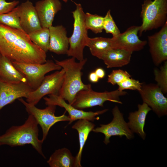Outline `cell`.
Returning a JSON list of instances; mask_svg holds the SVG:
<instances>
[{
  "label": "cell",
  "mask_w": 167,
  "mask_h": 167,
  "mask_svg": "<svg viewBox=\"0 0 167 167\" xmlns=\"http://www.w3.org/2000/svg\"><path fill=\"white\" fill-rule=\"evenodd\" d=\"M0 23L23 31L20 24L18 6L10 12L0 15Z\"/></svg>",
  "instance_id": "484cf974"
},
{
  "label": "cell",
  "mask_w": 167,
  "mask_h": 167,
  "mask_svg": "<svg viewBox=\"0 0 167 167\" xmlns=\"http://www.w3.org/2000/svg\"><path fill=\"white\" fill-rule=\"evenodd\" d=\"M86 46L89 48L92 55L101 59L107 52L114 49L113 39V37H88Z\"/></svg>",
  "instance_id": "603a6c76"
},
{
  "label": "cell",
  "mask_w": 167,
  "mask_h": 167,
  "mask_svg": "<svg viewBox=\"0 0 167 167\" xmlns=\"http://www.w3.org/2000/svg\"><path fill=\"white\" fill-rule=\"evenodd\" d=\"M138 110L129 113L127 122L128 126L133 133L138 134L144 140L146 134L144 130L147 115L152 110L146 103L143 102L139 104Z\"/></svg>",
  "instance_id": "d6986e66"
},
{
  "label": "cell",
  "mask_w": 167,
  "mask_h": 167,
  "mask_svg": "<svg viewBox=\"0 0 167 167\" xmlns=\"http://www.w3.org/2000/svg\"><path fill=\"white\" fill-rule=\"evenodd\" d=\"M155 80L156 84L161 88L163 94L167 93V61L159 69L155 68L154 69Z\"/></svg>",
  "instance_id": "83f0119b"
},
{
  "label": "cell",
  "mask_w": 167,
  "mask_h": 167,
  "mask_svg": "<svg viewBox=\"0 0 167 167\" xmlns=\"http://www.w3.org/2000/svg\"><path fill=\"white\" fill-rule=\"evenodd\" d=\"M131 77V75L126 71L121 69L114 70L108 75L107 82L114 85Z\"/></svg>",
  "instance_id": "f546056e"
},
{
  "label": "cell",
  "mask_w": 167,
  "mask_h": 167,
  "mask_svg": "<svg viewBox=\"0 0 167 167\" xmlns=\"http://www.w3.org/2000/svg\"><path fill=\"white\" fill-rule=\"evenodd\" d=\"M44 99L45 104L47 105L58 106L63 108L68 113L70 119V124L75 120L85 119L93 122L98 120L99 118L97 116L103 114L107 111L108 109L99 110L96 112L85 111L77 109L71 105L67 103L65 101L58 95H49V97H45Z\"/></svg>",
  "instance_id": "7c38bea8"
},
{
  "label": "cell",
  "mask_w": 167,
  "mask_h": 167,
  "mask_svg": "<svg viewBox=\"0 0 167 167\" xmlns=\"http://www.w3.org/2000/svg\"><path fill=\"white\" fill-rule=\"evenodd\" d=\"M65 71L63 69L60 71L45 76L40 86L31 92L26 98V101L36 105L42 97L47 95H59L63 82Z\"/></svg>",
  "instance_id": "30bf717a"
},
{
  "label": "cell",
  "mask_w": 167,
  "mask_h": 167,
  "mask_svg": "<svg viewBox=\"0 0 167 167\" xmlns=\"http://www.w3.org/2000/svg\"><path fill=\"white\" fill-rule=\"evenodd\" d=\"M1 55V54H0V56Z\"/></svg>",
  "instance_id": "d590c367"
},
{
  "label": "cell",
  "mask_w": 167,
  "mask_h": 167,
  "mask_svg": "<svg viewBox=\"0 0 167 167\" xmlns=\"http://www.w3.org/2000/svg\"><path fill=\"white\" fill-rule=\"evenodd\" d=\"M34 6L42 27L47 28L52 26L55 15L62 8L59 0H41Z\"/></svg>",
  "instance_id": "e0dca14e"
},
{
  "label": "cell",
  "mask_w": 167,
  "mask_h": 167,
  "mask_svg": "<svg viewBox=\"0 0 167 167\" xmlns=\"http://www.w3.org/2000/svg\"><path fill=\"white\" fill-rule=\"evenodd\" d=\"M74 3L76 9L72 12L74 20L73 30L71 36L69 38V46L66 54L81 61L84 59V50L86 46L88 37V30L85 23V13L81 5Z\"/></svg>",
  "instance_id": "277c9868"
},
{
  "label": "cell",
  "mask_w": 167,
  "mask_h": 167,
  "mask_svg": "<svg viewBox=\"0 0 167 167\" xmlns=\"http://www.w3.org/2000/svg\"><path fill=\"white\" fill-rule=\"evenodd\" d=\"M19 3L18 1L7 2L6 0H0V15L7 13L12 10Z\"/></svg>",
  "instance_id": "1f68e13d"
},
{
  "label": "cell",
  "mask_w": 167,
  "mask_h": 167,
  "mask_svg": "<svg viewBox=\"0 0 167 167\" xmlns=\"http://www.w3.org/2000/svg\"><path fill=\"white\" fill-rule=\"evenodd\" d=\"M45 52L34 44L22 30L0 23V54L12 62L43 64L46 61Z\"/></svg>",
  "instance_id": "6da1fadb"
},
{
  "label": "cell",
  "mask_w": 167,
  "mask_h": 167,
  "mask_svg": "<svg viewBox=\"0 0 167 167\" xmlns=\"http://www.w3.org/2000/svg\"><path fill=\"white\" fill-rule=\"evenodd\" d=\"M31 41L46 53L49 51L50 41L49 28L41 27L28 34Z\"/></svg>",
  "instance_id": "d4e9b609"
},
{
  "label": "cell",
  "mask_w": 167,
  "mask_h": 167,
  "mask_svg": "<svg viewBox=\"0 0 167 167\" xmlns=\"http://www.w3.org/2000/svg\"><path fill=\"white\" fill-rule=\"evenodd\" d=\"M127 94L126 92L118 89L102 92H96L92 89L83 90L77 94L71 105L77 109L82 110L97 106L103 107L104 103L108 101L122 104L120 97Z\"/></svg>",
  "instance_id": "8992f818"
},
{
  "label": "cell",
  "mask_w": 167,
  "mask_h": 167,
  "mask_svg": "<svg viewBox=\"0 0 167 167\" xmlns=\"http://www.w3.org/2000/svg\"><path fill=\"white\" fill-rule=\"evenodd\" d=\"M50 41L49 51L58 55L66 54L69 49V38L66 28L62 25L49 28Z\"/></svg>",
  "instance_id": "ac0fdd59"
},
{
  "label": "cell",
  "mask_w": 167,
  "mask_h": 167,
  "mask_svg": "<svg viewBox=\"0 0 167 167\" xmlns=\"http://www.w3.org/2000/svg\"><path fill=\"white\" fill-rule=\"evenodd\" d=\"M50 167H76L75 157L66 148L56 150L47 161Z\"/></svg>",
  "instance_id": "cb8c5ba5"
},
{
  "label": "cell",
  "mask_w": 167,
  "mask_h": 167,
  "mask_svg": "<svg viewBox=\"0 0 167 167\" xmlns=\"http://www.w3.org/2000/svg\"></svg>",
  "instance_id": "8d00e7d4"
},
{
  "label": "cell",
  "mask_w": 167,
  "mask_h": 167,
  "mask_svg": "<svg viewBox=\"0 0 167 167\" xmlns=\"http://www.w3.org/2000/svg\"><path fill=\"white\" fill-rule=\"evenodd\" d=\"M104 17L87 12L85 14V23L88 30L95 34L101 33L103 30Z\"/></svg>",
  "instance_id": "4316f807"
},
{
  "label": "cell",
  "mask_w": 167,
  "mask_h": 167,
  "mask_svg": "<svg viewBox=\"0 0 167 167\" xmlns=\"http://www.w3.org/2000/svg\"><path fill=\"white\" fill-rule=\"evenodd\" d=\"M33 90L23 82L8 83L0 79V110L19 98L27 97Z\"/></svg>",
  "instance_id": "9a60e30c"
},
{
  "label": "cell",
  "mask_w": 167,
  "mask_h": 167,
  "mask_svg": "<svg viewBox=\"0 0 167 167\" xmlns=\"http://www.w3.org/2000/svg\"><path fill=\"white\" fill-rule=\"evenodd\" d=\"M12 62L15 68L25 77L27 83L33 90L40 86L47 73L62 69L61 66L51 60H47L43 64Z\"/></svg>",
  "instance_id": "ba28073f"
},
{
  "label": "cell",
  "mask_w": 167,
  "mask_h": 167,
  "mask_svg": "<svg viewBox=\"0 0 167 167\" xmlns=\"http://www.w3.org/2000/svg\"><path fill=\"white\" fill-rule=\"evenodd\" d=\"M113 118L107 124H101L99 127L94 128L92 131L95 133H101L105 135L104 143L106 145L110 143V138L113 136L122 137L125 136L128 139L134 137V135L129 128L125 121L123 114L119 108L115 105L113 109Z\"/></svg>",
  "instance_id": "9c48e42d"
},
{
  "label": "cell",
  "mask_w": 167,
  "mask_h": 167,
  "mask_svg": "<svg viewBox=\"0 0 167 167\" xmlns=\"http://www.w3.org/2000/svg\"><path fill=\"white\" fill-rule=\"evenodd\" d=\"M148 40L153 62L158 66L167 60V21L158 32L148 36Z\"/></svg>",
  "instance_id": "4fadbf2b"
},
{
  "label": "cell",
  "mask_w": 167,
  "mask_h": 167,
  "mask_svg": "<svg viewBox=\"0 0 167 167\" xmlns=\"http://www.w3.org/2000/svg\"><path fill=\"white\" fill-rule=\"evenodd\" d=\"M88 79L91 82L93 83L97 82L99 79L95 71L92 72L89 74Z\"/></svg>",
  "instance_id": "d6a6232c"
},
{
  "label": "cell",
  "mask_w": 167,
  "mask_h": 167,
  "mask_svg": "<svg viewBox=\"0 0 167 167\" xmlns=\"http://www.w3.org/2000/svg\"><path fill=\"white\" fill-rule=\"evenodd\" d=\"M132 53L120 49H112L103 55L101 60L107 68L121 67L130 63Z\"/></svg>",
  "instance_id": "44dd1931"
},
{
  "label": "cell",
  "mask_w": 167,
  "mask_h": 167,
  "mask_svg": "<svg viewBox=\"0 0 167 167\" xmlns=\"http://www.w3.org/2000/svg\"><path fill=\"white\" fill-rule=\"evenodd\" d=\"M20 23L23 30L29 34L41 28L35 6L28 0L18 6Z\"/></svg>",
  "instance_id": "2e32d148"
},
{
  "label": "cell",
  "mask_w": 167,
  "mask_h": 167,
  "mask_svg": "<svg viewBox=\"0 0 167 167\" xmlns=\"http://www.w3.org/2000/svg\"><path fill=\"white\" fill-rule=\"evenodd\" d=\"M69 0H62L65 2H66Z\"/></svg>",
  "instance_id": "e575fe53"
},
{
  "label": "cell",
  "mask_w": 167,
  "mask_h": 167,
  "mask_svg": "<svg viewBox=\"0 0 167 167\" xmlns=\"http://www.w3.org/2000/svg\"><path fill=\"white\" fill-rule=\"evenodd\" d=\"M95 72L99 79L103 78L105 76V71L104 69L101 68L96 69Z\"/></svg>",
  "instance_id": "836d02e7"
},
{
  "label": "cell",
  "mask_w": 167,
  "mask_h": 167,
  "mask_svg": "<svg viewBox=\"0 0 167 167\" xmlns=\"http://www.w3.org/2000/svg\"><path fill=\"white\" fill-rule=\"evenodd\" d=\"M103 29L106 33L112 34L113 37L117 36L121 33L111 15L110 10L108 11L104 17Z\"/></svg>",
  "instance_id": "f1b7e54d"
},
{
  "label": "cell",
  "mask_w": 167,
  "mask_h": 167,
  "mask_svg": "<svg viewBox=\"0 0 167 167\" xmlns=\"http://www.w3.org/2000/svg\"><path fill=\"white\" fill-rule=\"evenodd\" d=\"M0 79L10 83H27L25 77L15 68L11 61L1 55L0 56Z\"/></svg>",
  "instance_id": "ffe728a7"
},
{
  "label": "cell",
  "mask_w": 167,
  "mask_h": 167,
  "mask_svg": "<svg viewBox=\"0 0 167 167\" xmlns=\"http://www.w3.org/2000/svg\"><path fill=\"white\" fill-rule=\"evenodd\" d=\"M118 89L120 91H123L125 90H137L138 92L140 90L142 83L132 78H129L117 84Z\"/></svg>",
  "instance_id": "4dcf8cb0"
},
{
  "label": "cell",
  "mask_w": 167,
  "mask_h": 167,
  "mask_svg": "<svg viewBox=\"0 0 167 167\" xmlns=\"http://www.w3.org/2000/svg\"><path fill=\"white\" fill-rule=\"evenodd\" d=\"M38 124L33 117L28 114L24 123L13 126L0 135V146H21L27 144L32 145L37 152L45 158L42 150L43 141L39 139Z\"/></svg>",
  "instance_id": "7a4b0ae2"
},
{
  "label": "cell",
  "mask_w": 167,
  "mask_h": 167,
  "mask_svg": "<svg viewBox=\"0 0 167 167\" xmlns=\"http://www.w3.org/2000/svg\"><path fill=\"white\" fill-rule=\"evenodd\" d=\"M95 124L91 121L85 119L79 120L73 125L72 128L78 132L79 149L75 157L76 167H82L81 164L83 148L90 133L95 127Z\"/></svg>",
  "instance_id": "7402d4cb"
},
{
  "label": "cell",
  "mask_w": 167,
  "mask_h": 167,
  "mask_svg": "<svg viewBox=\"0 0 167 167\" xmlns=\"http://www.w3.org/2000/svg\"><path fill=\"white\" fill-rule=\"evenodd\" d=\"M143 102L146 104L159 117L167 114V98L161 88L153 83H142L139 91Z\"/></svg>",
  "instance_id": "8fae6325"
},
{
  "label": "cell",
  "mask_w": 167,
  "mask_h": 167,
  "mask_svg": "<svg viewBox=\"0 0 167 167\" xmlns=\"http://www.w3.org/2000/svg\"><path fill=\"white\" fill-rule=\"evenodd\" d=\"M54 60L65 71L63 82L58 95L71 105L79 91L92 89L91 84H85L82 80V70L87 59L84 58L77 62L75 58L71 57L62 61Z\"/></svg>",
  "instance_id": "3957f363"
},
{
  "label": "cell",
  "mask_w": 167,
  "mask_h": 167,
  "mask_svg": "<svg viewBox=\"0 0 167 167\" xmlns=\"http://www.w3.org/2000/svg\"><path fill=\"white\" fill-rule=\"evenodd\" d=\"M140 26H132L124 32L113 37L114 49L125 50L133 53L142 50L146 45V41L141 40L138 36Z\"/></svg>",
  "instance_id": "5bb4252c"
},
{
  "label": "cell",
  "mask_w": 167,
  "mask_h": 167,
  "mask_svg": "<svg viewBox=\"0 0 167 167\" xmlns=\"http://www.w3.org/2000/svg\"><path fill=\"white\" fill-rule=\"evenodd\" d=\"M167 0H145L142 5V24L139 33L162 27L167 17Z\"/></svg>",
  "instance_id": "5b68a950"
},
{
  "label": "cell",
  "mask_w": 167,
  "mask_h": 167,
  "mask_svg": "<svg viewBox=\"0 0 167 167\" xmlns=\"http://www.w3.org/2000/svg\"><path fill=\"white\" fill-rule=\"evenodd\" d=\"M18 100L24 105L28 114L33 117L41 127L42 131L41 140L43 142L46 139L49 129L55 123L61 121H70L69 117L64 114L60 116L55 115L56 106L48 105L45 109H40L28 103L23 98Z\"/></svg>",
  "instance_id": "52a82bcc"
}]
</instances>
